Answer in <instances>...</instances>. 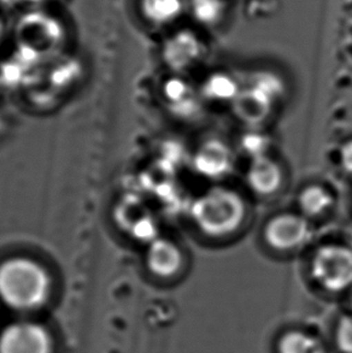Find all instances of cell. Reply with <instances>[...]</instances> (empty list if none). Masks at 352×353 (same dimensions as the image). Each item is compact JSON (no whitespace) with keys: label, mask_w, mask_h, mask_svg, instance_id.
Masks as SVG:
<instances>
[{"label":"cell","mask_w":352,"mask_h":353,"mask_svg":"<svg viewBox=\"0 0 352 353\" xmlns=\"http://www.w3.org/2000/svg\"><path fill=\"white\" fill-rule=\"evenodd\" d=\"M50 293L51 276L38 261L16 256L0 263V298L5 304L30 310L43 305Z\"/></svg>","instance_id":"1"},{"label":"cell","mask_w":352,"mask_h":353,"mask_svg":"<svg viewBox=\"0 0 352 353\" xmlns=\"http://www.w3.org/2000/svg\"><path fill=\"white\" fill-rule=\"evenodd\" d=\"M245 214L243 198L224 187L211 188L200 196L190 209L195 225L213 238L232 234L243 223Z\"/></svg>","instance_id":"2"},{"label":"cell","mask_w":352,"mask_h":353,"mask_svg":"<svg viewBox=\"0 0 352 353\" xmlns=\"http://www.w3.org/2000/svg\"><path fill=\"white\" fill-rule=\"evenodd\" d=\"M311 275L324 291L343 292L352 286V248L324 245L311 262Z\"/></svg>","instance_id":"3"},{"label":"cell","mask_w":352,"mask_h":353,"mask_svg":"<svg viewBox=\"0 0 352 353\" xmlns=\"http://www.w3.org/2000/svg\"><path fill=\"white\" fill-rule=\"evenodd\" d=\"M0 353H51V338L41 325L16 323L0 335Z\"/></svg>","instance_id":"4"},{"label":"cell","mask_w":352,"mask_h":353,"mask_svg":"<svg viewBox=\"0 0 352 353\" xmlns=\"http://www.w3.org/2000/svg\"><path fill=\"white\" fill-rule=\"evenodd\" d=\"M310 236L309 223L304 217L284 214L271 219L264 228V239L269 246L279 251L298 248Z\"/></svg>","instance_id":"5"},{"label":"cell","mask_w":352,"mask_h":353,"mask_svg":"<svg viewBox=\"0 0 352 353\" xmlns=\"http://www.w3.org/2000/svg\"><path fill=\"white\" fill-rule=\"evenodd\" d=\"M146 264L153 275L162 279L176 275L182 265L180 248L167 239H157L150 245L146 253Z\"/></svg>","instance_id":"6"},{"label":"cell","mask_w":352,"mask_h":353,"mask_svg":"<svg viewBox=\"0 0 352 353\" xmlns=\"http://www.w3.org/2000/svg\"><path fill=\"white\" fill-rule=\"evenodd\" d=\"M232 165V153L219 140H209L200 146L195 156L197 172L208 177H219Z\"/></svg>","instance_id":"7"},{"label":"cell","mask_w":352,"mask_h":353,"mask_svg":"<svg viewBox=\"0 0 352 353\" xmlns=\"http://www.w3.org/2000/svg\"><path fill=\"white\" fill-rule=\"evenodd\" d=\"M246 179L253 192L261 196H268L279 190L282 182V172L280 167L271 158L261 156L253 158Z\"/></svg>","instance_id":"8"},{"label":"cell","mask_w":352,"mask_h":353,"mask_svg":"<svg viewBox=\"0 0 352 353\" xmlns=\"http://www.w3.org/2000/svg\"><path fill=\"white\" fill-rule=\"evenodd\" d=\"M271 101L273 98L269 94L255 86L239 93L234 99V108L239 119L248 123H258L269 114Z\"/></svg>","instance_id":"9"},{"label":"cell","mask_w":352,"mask_h":353,"mask_svg":"<svg viewBox=\"0 0 352 353\" xmlns=\"http://www.w3.org/2000/svg\"><path fill=\"white\" fill-rule=\"evenodd\" d=\"M200 53L198 39L190 32H181L168 40L164 56L172 67L181 68L190 65L195 62Z\"/></svg>","instance_id":"10"},{"label":"cell","mask_w":352,"mask_h":353,"mask_svg":"<svg viewBox=\"0 0 352 353\" xmlns=\"http://www.w3.org/2000/svg\"><path fill=\"white\" fill-rule=\"evenodd\" d=\"M144 17L155 24H167L175 21L182 11L181 0H140Z\"/></svg>","instance_id":"11"},{"label":"cell","mask_w":352,"mask_h":353,"mask_svg":"<svg viewBox=\"0 0 352 353\" xmlns=\"http://www.w3.org/2000/svg\"><path fill=\"white\" fill-rule=\"evenodd\" d=\"M333 204V196L327 190L319 185L304 188L298 198V205L305 216H320L329 210Z\"/></svg>","instance_id":"12"},{"label":"cell","mask_w":352,"mask_h":353,"mask_svg":"<svg viewBox=\"0 0 352 353\" xmlns=\"http://www.w3.org/2000/svg\"><path fill=\"white\" fill-rule=\"evenodd\" d=\"M277 353H324V346L313 335L293 330L281 336L277 343Z\"/></svg>","instance_id":"13"},{"label":"cell","mask_w":352,"mask_h":353,"mask_svg":"<svg viewBox=\"0 0 352 353\" xmlns=\"http://www.w3.org/2000/svg\"><path fill=\"white\" fill-rule=\"evenodd\" d=\"M205 92L213 99H235L238 96V86L232 77L216 74L205 83Z\"/></svg>","instance_id":"14"},{"label":"cell","mask_w":352,"mask_h":353,"mask_svg":"<svg viewBox=\"0 0 352 353\" xmlns=\"http://www.w3.org/2000/svg\"><path fill=\"white\" fill-rule=\"evenodd\" d=\"M193 14L200 23H216L224 12L221 0H193Z\"/></svg>","instance_id":"15"},{"label":"cell","mask_w":352,"mask_h":353,"mask_svg":"<svg viewBox=\"0 0 352 353\" xmlns=\"http://www.w3.org/2000/svg\"><path fill=\"white\" fill-rule=\"evenodd\" d=\"M335 343L342 352L352 353V316H344L339 320Z\"/></svg>","instance_id":"16"},{"label":"cell","mask_w":352,"mask_h":353,"mask_svg":"<svg viewBox=\"0 0 352 353\" xmlns=\"http://www.w3.org/2000/svg\"><path fill=\"white\" fill-rule=\"evenodd\" d=\"M264 146H266V143L263 141L262 137L257 135V134L248 135L246 138L244 139V148L253 154V158L264 156L263 154Z\"/></svg>","instance_id":"17"},{"label":"cell","mask_w":352,"mask_h":353,"mask_svg":"<svg viewBox=\"0 0 352 353\" xmlns=\"http://www.w3.org/2000/svg\"><path fill=\"white\" fill-rule=\"evenodd\" d=\"M340 162L344 170L352 175V140L344 143L340 151Z\"/></svg>","instance_id":"18"},{"label":"cell","mask_w":352,"mask_h":353,"mask_svg":"<svg viewBox=\"0 0 352 353\" xmlns=\"http://www.w3.org/2000/svg\"><path fill=\"white\" fill-rule=\"evenodd\" d=\"M349 241H350V243H351V248H352V230L350 233H349Z\"/></svg>","instance_id":"19"},{"label":"cell","mask_w":352,"mask_h":353,"mask_svg":"<svg viewBox=\"0 0 352 353\" xmlns=\"http://www.w3.org/2000/svg\"><path fill=\"white\" fill-rule=\"evenodd\" d=\"M1 37H3V26L0 23V40H1Z\"/></svg>","instance_id":"20"}]
</instances>
